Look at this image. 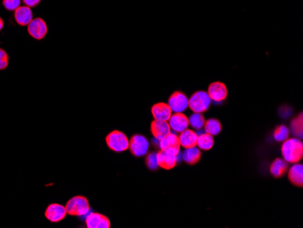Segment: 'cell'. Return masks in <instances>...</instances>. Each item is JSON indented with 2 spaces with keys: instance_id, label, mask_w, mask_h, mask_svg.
<instances>
[{
  "instance_id": "cell-6",
  "label": "cell",
  "mask_w": 303,
  "mask_h": 228,
  "mask_svg": "<svg viewBox=\"0 0 303 228\" xmlns=\"http://www.w3.org/2000/svg\"><path fill=\"white\" fill-rule=\"evenodd\" d=\"M168 105L174 113H182L189 107V98L181 91H176L171 95L168 100Z\"/></svg>"
},
{
  "instance_id": "cell-10",
  "label": "cell",
  "mask_w": 303,
  "mask_h": 228,
  "mask_svg": "<svg viewBox=\"0 0 303 228\" xmlns=\"http://www.w3.org/2000/svg\"><path fill=\"white\" fill-rule=\"evenodd\" d=\"M67 214L65 206L60 204H51L47 206L45 216L51 223H58L65 218Z\"/></svg>"
},
{
  "instance_id": "cell-22",
  "label": "cell",
  "mask_w": 303,
  "mask_h": 228,
  "mask_svg": "<svg viewBox=\"0 0 303 228\" xmlns=\"http://www.w3.org/2000/svg\"><path fill=\"white\" fill-rule=\"evenodd\" d=\"M204 128H205L206 133L213 135V136L219 135L221 131H222L221 123H220L219 120H217L215 118H210L207 121L205 122Z\"/></svg>"
},
{
  "instance_id": "cell-29",
  "label": "cell",
  "mask_w": 303,
  "mask_h": 228,
  "mask_svg": "<svg viewBox=\"0 0 303 228\" xmlns=\"http://www.w3.org/2000/svg\"><path fill=\"white\" fill-rule=\"evenodd\" d=\"M41 0H23L24 4L25 6H28L29 8H33V7H36L40 3Z\"/></svg>"
},
{
  "instance_id": "cell-24",
  "label": "cell",
  "mask_w": 303,
  "mask_h": 228,
  "mask_svg": "<svg viewBox=\"0 0 303 228\" xmlns=\"http://www.w3.org/2000/svg\"><path fill=\"white\" fill-rule=\"evenodd\" d=\"M205 117L201 115V113H196L194 112L189 118V125L196 130H200L205 125Z\"/></svg>"
},
{
  "instance_id": "cell-16",
  "label": "cell",
  "mask_w": 303,
  "mask_h": 228,
  "mask_svg": "<svg viewBox=\"0 0 303 228\" xmlns=\"http://www.w3.org/2000/svg\"><path fill=\"white\" fill-rule=\"evenodd\" d=\"M14 18L19 26H28L33 19L31 8L28 6H20L15 10Z\"/></svg>"
},
{
  "instance_id": "cell-30",
  "label": "cell",
  "mask_w": 303,
  "mask_h": 228,
  "mask_svg": "<svg viewBox=\"0 0 303 228\" xmlns=\"http://www.w3.org/2000/svg\"><path fill=\"white\" fill-rule=\"evenodd\" d=\"M3 27H4V22H3V19L0 18V30H2Z\"/></svg>"
},
{
  "instance_id": "cell-26",
  "label": "cell",
  "mask_w": 303,
  "mask_h": 228,
  "mask_svg": "<svg viewBox=\"0 0 303 228\" xmlns=\"http://www.w3.org/2000/svg\"><path fill=\"white\" fill-rule=\"evenodd\" d=\"M146 165L151 170H155L158 168V163H157V158H156V153H151L147 156L146 158Z\"/></svg>"
},
{
  "instance_id": "cell-21",
  "label": "cell",
  "mask_w": 303,
  "mask_h": 228,
  "mask_svg": "<svg viewBox=\"0 0 303 228\" xmlns=\"http://www.w3.org/2000/svg\"><path fill=\"white\" fill-rule=\"evenodd\" d=\"M215 144V140L213 135H209L207 133H200L198 135V139H197V146L198 148L204 151H209L213 148Z\"/></svg>"
},
{
  "instance_id": "cell-12",
  "label": "cell",
  "mask_w": 303,
  "mask_h": 228,
  "mask_svg": "<svg viewBox=\"0 0 303 228\" xmlns=\"http://www.w3.org/2000/svg\"><path fill=\"white\" fill-rule=\"evenodd\" d=\"M156 158L158 167L165 170L173 169L178 162L177 156L168 151H159L158 153H156Z\"/></svg>"
},
{
  "instance_id": "cell-18",
  "label": "cell",
  "mask_w": 303,
  "mask_h": 228,
  "mask_svg": "<svg viewBox=\"0 0 303 228\" xmlns=\"http://www.w3.org/2000/svg\"><path fill=\"white\" fill-rule=\"evenodd\" d=\"M289 179L295 186L299 187L303 186V166L301 164L294 163L289 168Z\"/></svg>"
},
{
  "instance_id": "cell-11",
  "label": "cell",
  "mask_w": 303,
  "mask_h": 228,
  "mask_svg": "<svg viewBox=\"0 0 303 228\" xmlns=\"http://www.w3.org/2000/svg\"><path fill=\"white\" fill-rule=\"evenodd\" d=\"M168 124L172 130L176 133H182L189 127V118L183 113H174L168 120Z\"/></svg>"
},
{
  "instance_id": "cell-27",
  "label": "cell",
  "mask_w": 303,
  "mask_h": 228,
  "mask_svg": "<svg viewBox=\"0 0 303 228\" xmlns=\"http://www.w3.org/2000/svg\"><path fill=\"white\" fill-rule=\"evenodd\" d=\"M3 6L5 7L6 10L10 11H15L19 7H20L21 0H3L2 1Z\"/></svg>"
},
{
  "instance_id": "cell-23",
  "label": "cell",
  "mask_w": 303,
  "mask_h": 228,
  "mask_svg": "<svg viewBox=\"0 0 303 228\" xmlns=\"http://www.w3.org/2000/svg\"><path fill=\"white\" fill-rule=\"evenodd\" d=\"M290 131L297 138L301 139L303 136V117L302 113L298 115V117H296L292 120L290 124Z\"/></svg>"
},
{
  "instance_id": "cell-17",
  "label": "cell",
  "mask_w": 303,
  "mask_h": 228,
  "mask_svg": "<svg viewBox=\"0 0 303 228\" xmlns=\"http://www.w3.org/2000/svg\"><path fill=\"white\" fill-rule=\"evenodd\" d=\"M179 139L181 143V146L184 148H191L197 146V139H198V134L191 129L182 131L180 133Z\"/></svg>"
},
{
  "instance_id": "cell-7",
  "label": "cell",
  "mask_w": 303,
  "mask_h": 228,
  "mask_svg": "<svg viewBox=\"0 0 303 228\" xmlns=\"http://www.w3.org/2000/svg\"><path fill=\"white\" fill-rule=\"evenodd\" d=\"M47 26L46 21L41 18H36L28 25V32L33 38L41 40L47 36Z\"/></svg>"
},
{
  "instance_id": "cell-8",
  "label": "cell",
  "mask_w": 303,
  "mask_h": 228,
  "mask_svg": "<svg viewBox=\"0 0 303 228\" xmlns=\"http://www.w3.org/2000/svg\"><path fill=\"white\" fill-rule=\"evenodd\" d=\"M159 147L163 151L172 152L173 154L178 156L180 154V150H181V143L179 136L173 133L168 134L166 136L159 140Z\"/></svg>"
},
{
  "instance_id": "cell-4",
  "label": "cell",
  "mask_w": 303,
  "mask_h": 228,
  "mask_svg": "<svg viewBox=\"0 0 303 228\" xmlns=\"http://www.w3.org/2000/svg\"><path fill=\"white\" fill-rule=\"evenodd\" d=\"M211 98L206 91H197L189 99V107L196 113H204L211 106Z\"/></svg>"
},
{
  "instance_id": "cell-19",
  "label": "cell",
  "mask_w": 303,
  "mask_h": 228,
  "mask_svg": "<svg viewBox=\"0 0 303 228\" xmlns=\"http://www.w3.org/2000/svg\"><path fill=\"white\" fill-rule=\"evenodd\" d=\"M288 168V162L284 159H276L271 164V175L274 177H281L287 172Z\"/></svg>"
},
{
  "instance_id": "cell-25",
  "label": "cell",
  "mask_w": 303,
  "mask_h": 228,
  "mask_svg": "<svg viewBox=\"0 0 303 228\" xmlns=\"http://www.w3.org/2000/svg\"><path fill=\"white\" fill-rule=\"evenodd\" d=\"M290 135V130H289V127L284 126V125H281L279 126L273 133V137L277 142H284L285 140L288 139Z\"/></svg>"
},
{
  "instance_id": "cell-20",
  "label": "cell",
  "mask_w": 303,
  "mask_h": 228,
  "mask_svg": "<svg viewBox=\"0 0 303 228\" xmlns=\"http://www.w3.org/2000/svg\"><path fill=\"white\" fill-rule=\"evenodd\" d=\"M201 157L200 149L198 147H191V148H186L185 151L182 153V158L183 161H185L189 165H194L198 163Z\"/></svg>"
},
{
  "instance_id": "cell-9",
  "label": "cell",
  "mask_w": 303,
  "mask_h": 228,
  "mask_svg": "<svg viewBox=\"0 0 303 228\" xmlns=\"http://www.w3.org/2000/svg\"><path fill=\"white\" fill-rule=\"evenodd\" d=\"M207 94H208V96H209V98H211L212 101L220 103L223 102L226 99L227 95H228V91H227L226 86L223 82L215 81V82H213V83L209 85Z\"/></svg>"
},
{
  "instance_id": "cell-13",
  "label": "cell",
  "mask_w": 303,
  "mask_h": 228,
  "mask_svg": "<svg viewBox=\"0 0 303 228\" xmlns=\"http://www.w3.org/2000/svg\"><path fill=\"white\" fill-rule=\"evenodd\" d=\"M85 224L88 228H109L111 223L104 214L92 212L86 214Z\"/></svg>"
},
{
  "instance_id": "cell-2",
  "label": "cell",
  "mask_w": 303,
  "mask_h": 228,
  "mask_svg": "<svg viewBox=\"0 0 303 228\" xmlns=\"http://www.w3.org/2000/svg\"><path fill=\"white\" fill-rule=\"evenodd\" d=\"M65 209L71 216H84L90 212L88 199L83 196H74L66 203Z\"/></svg>"
},
{
  "instance_id": "cell-14",
  "label": "cell",
  "mask_w": 303,
  "mask_h": 228,
  "mask_svg": "<svg viewBox=\"0 0 303 228\" xmlns=\"http://www.w3.org/2000/svg\"><path fill=\"white\" fill-rule=\"evenodd\" d=\"M152 115L155 120L160 121H167L170 119L171 116L173 115L171 107H169L167 103L160 102L156 103L153 106L152 109Z\"/></svg>"
},
{
  "instance_id": "cell-28",
  "label": "cell",
  "mask_w": 303,
  "mask_h": 228,
  "mask_svg": "<svg viewBox=\"0 0 303 228\" xmlns=\"http://www.w3.org/2000/svg\"><path fill=\"white\" fill-rule=\"evenodd\" d=\"M9 65V56L7 52L0 48V71L4 70Z\"/></svg>"
},
{
  "instance_id": "cell-15",
  "label": "cell",
  "mask_w": 303,
  "mask_h": 228,
  "mask_svg": "<svg viewBox=\"0 0 303 228\" xmlns=\"http://www.w3.org/2000/svg\"><path fill=\"white\" fill-rule=\"evenodd\" d=\"M151 133L156 140H161L171 133V127L167 121L155 120L151 123Z\"/></svg>"
},
{
  "instance_id": "cell-1",
  "label": "cell",
  "mask_w": 303,
  "mask_h": 228,
  "mask_svg": "<svg viewBox=\"0 0 303 228\" xmlns=\"http://www.w3.org/2000/svg\"><path fill=\"white\" fill-rule=\"evenodd\" d=\"M281 153L288 163H298L303 158V143L299 138L285 140L281 146Z\"/></svg>"
},
{
  "instance_id": "cell-5",
  "label": "cell",
  "mask_w": 303,
  "mask_h": 228,
  "mask_svg": "<svg viewBox=\"0 0 303 228\" xmlns=\"http://www.w3.org/2000/svg\"><path fill=\"white\" fill-rule=\"evenodd\" d=\"M149 142L144 135H135L129 140V150L135 157H143L149 150Z\"/></svg>"
},
{
  "instance_id": "cell-3",
  "label": "cell",
  "mask_w": 303,
  "mask_h": 228,
  "mask_svg": "<svg viewBox=\"0 0 303 228\" xmlns=\"http://www.w3.org/2000/svg\"><path fill=\"white\" fill-rule=\"evenodd\" d=\"M108 148L113 152L122 153L129 148V139L121 131L115 130L109 133L106 137Z\"/></svg>"
}]
</instances>
